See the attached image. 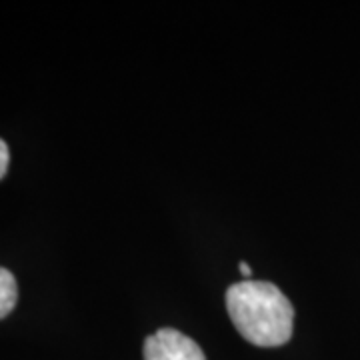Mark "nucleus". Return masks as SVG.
Listing matches in <instances>:
<instances>
[{
  "mask_svg": "<svg viewBox=\"0 0 360 360\" xmlns=\"http://www.w3.org/2000/svg\"><path fill=\"white\" fill-rule=\"evenodd\" d=\"M224 300L234 328L250 345L276 348L292 338L295 309L276 284L243 281L232 284Z\"/></svg>",
  "mask_w": 360,
  "mask_h": 360,
  "instance_id": "f257e3e1",
  "label": "nucleus"
},
{
  "mask_svg": "<svg viewBox=\"0 0 360 360\" xmlns=\"http://www.w3.org/2000/svg\"><path fill=\"white\" fill-rule=\"evenodd\" d=\"M142 352L144 360H206L202 348L174 328H158L144 340Z\"/></svg>",
  "mask_w": 360,
  "mask_h": 360,
  "instance_id": "f03ea898",
  "label": "nucleus"
},
{
  "mask_svg": "<svg viewBox=\"0 0 360 360\" xmlns=\"http://www.w3.org/2000/svg\"><path fill=\"white\" fill-rule=\"evenodd\" d=\"M18 302V284L8 269L0 266V321L6 319Z\"/></svg>",
  "mask_w": 360,
  "mask_h": 360,
  "instance_id": "7ed1b4c3",
  "label": "nucleus"
},
{
  "mask_svg": "<svg viewBox=\"0 0 360 360\" xmlns=\"http://www.w3.org/2000/svg\"><path fill=\"white\" fill-rule=\"evenodd\" d=\"M8 162H11L8 146H6V142L0 141V180L6 176V170H8Z\"/></svg>",
  "mask_w": 360,
  "mask_h": 360,
  "instance_id": "20e7f679",
  "label": "nucleus"
},
{
  "mask_svg": "<svg viewBox=\"0 0 360 360\" xmlns=\"http://www.w3.org/2000/svg\"><path fill=\"white\" fill-rule=\"evenodd\" d=\"M238 270H240L245 276H250V274H252V270H250V266H248L246 262H240V264H238Z\"/></svg>",
  "mask_w": 360,
  "mask_h": 360,
  "instance_id": "39448f33",
  "label": "nucleus"
}]
</instances>
